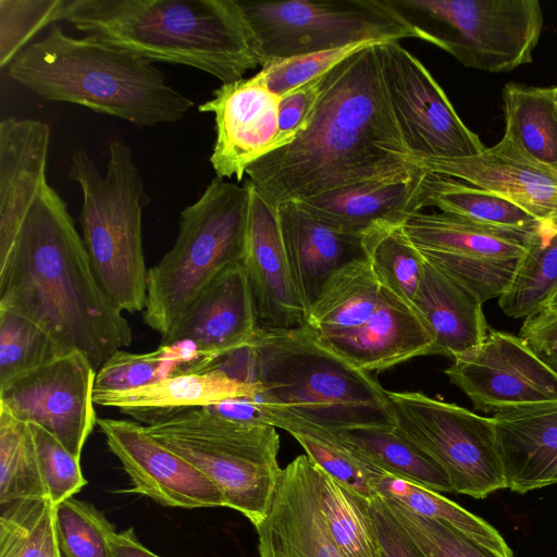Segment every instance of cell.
I'll return each instance as SVG.
<instances>
[{"instance_id":"cell-42","label":"cell","mask_w":557,"mask_h":557,"mask_svg":"<svg viewBox=\"0 0 557 557\" xmlns=\"http://www.w3.org/2000/svg\"><path fill=\"white\" fill-rule=\"evenodd\" d=\"M54 524L62 557H112L115 525L91 503L63 500L54 507Z\"/></svg>"},{"instance_id":"cell-40","label":"cell","mask_w":557,"mask_h":557,"mask_svg":"<svg viewBox=\"0 0 557 557\" xmlns=\"http://www.w3.org/2000/svg\"><path fill=\"white\" fill-rule=\"evenodd\" d=\"M366 249L383 286L412 306L425 258L405 233L404 225H385L366 237Z\"/></svg>"},{"instance_id":"cell-25","label":"cell","mask_w":557,"mask_h":557,"mask_svg":"<svg viewBox=\"0 0 557 557\" xmlns=\"http://www.w3.org/2000/svg\"><path fill=\"white\" fill-rule=\"evenodd\" d=\"M428 172L420 168L360 182L296 201L334 224L369 233L380 226L405 225L422 211L420 198Z\"/></svg>"},{"instance_id":"cell-23","label":"cell","mask_w":557,"mask_h":557,"mask_svg":"<svg viewBox=\"0 0 557 557\" xmlns=\"http://www.w3.org/2000/svg\"><path fill=\"white\" fill-rule=\"evenodd\" d=\"M313 334L368 373L431 355L433 347V338L413 307L383 285L379 306L366 323L351 330Z\"/></svg>"},{"instance_id":"cell-21","label":"cell","mask_w":557,"mask_h":557,"mask_svg":"<svg viewBox=\"0 0 557 557\" xmlns=\"http://www.w3.org/2000/svg\"><path fill=\"white\" fill-rule=\"evenodd\" d=\"M255 529L260 557H343L321 510L317 466L307 455L283 469L272 504Z\"/></svg>"},{"instance_id":"cell-47","label":"cell","mask_w":557,"mask_h":557,"mask_svg":"<svg viewBox=\"0 0 557 557\" xmlns=\"http://www.w3.org/2000/svg\"><path fill=\"white\" fill-rule=\"evenodd\" d=\"M324 78L325 75L281 97L277 116L278 131L273 150L288 145L304 129L321 94Z\"/></svg>"},{"instance_id":"cell-20","label":"cell","mask_w":557,"mask_h":557,"mask_svg":"<svg viewBox=\"0 0 557 557\" xmlns=\"http://www.w3.org/2000/svg\"><path fill=\"white\" fill-rule=\"evenodd\" d=\"M252 292L240 262L223 270L195 299L162 345L187 343L200 370L249 346L260 326Z\"/></svg>"},{"instance_id":"cell-3","label":"cell","mask_w":557,"mask_h":557,"mask_svg":"<svg viewBox=\"0 0 557 557\" xmlns=\"http://www.w3.org/2000/svg\"><path fill=\"white\" fill-rule=\"evenodd\" d=\"M64 21L152 62L187 65L222 84L260 66L238 0H70Z\"/></svg>"},{"instance_id":"cell-32","label":"cell","mask_w":557,"mask_h":557,"mask_svg":"<svg viewBox=\"0 0 557 557\" xmlns=\"http://www.w3.org/2000/svg\"><path fill=\"white\" fill-rule=\"evenodd\" d=\"M504 135L536 161L557 169V101L555 86L507 83L502 90Z\"/></svg>"},{"instance_id":"cell-1","label":"cell","mask_w":557,"mask_h":557,"mask_svg":"<svg viewBox=\"0 0 557 557\" xmlns=\"http://www.w3.org/2000/svg\"><path fill=\"white\" fill-rule=\"evenodd\" d=\"M379 45L325 74L304 129L247 168L248 180L275 206L417 168L392 110Z\"/></svg>"},{"instance_id":"cell-10","label":"cell","mask_w":557,"mask_h":557,"mask_svg":"<svg viewBox=\"0 0 557 557\" xmlns=\"http://www.w3.org/2000/svg\"><path fill=\"white\" fill-rule=\"evenodd\" d=\"M238 3L253 34L260 66L364 41L422 40L388 0Z\"/></svg>"},{"instance_id":"cell-33","label":"cell","mask_w":557,"mask_h":557,"mask_svg":"<svg viewBox=\"0 0 557 557\" xmlns=\"http://www.w3.org/2000/svg\"><path fill=\"white\" fill-rule=\"evenodd\" d=\"M274 426L288 432L312 462L339 483L369 502L379 496L374 485L385 472L347 445L336 431L282 413H274Z\"/></svg>"},{"instance_id":"cell-2","label":"cell","mask_w":557,"mask_h":557,"mask_svg":"<svg viewBox=\"0 0 557 557\" xmlns=\"http://www.w3.org/2000/svg\"><path fill=\"white\" fill-rule=\"evenodd\" d=\"M0 309L36 323L63 351L82 352L96 371L133 341L128 321L95 280L64 200L48 183L0 259Z\"/></svg>"},{"instance_id":"cell-18","label":"cell","mask_w":557,"mask_h":557,"mask_svg":"<svg viewBox=\"0 0 557 557\" xmlns=\"http://www.w3.org/2000/svg\"><path fill=\"white\" fill-rule=\"evenodd\" d=\"M280 99L253 75L222 84L198 107L214 115L210 162L218 177L240 182L251 163L273 150Z\"/></svg>"},{"instance_id":"cell-44","label":"cell","mask_w":557,"mask_h":557,"mask_svg":"<svg viewBox=\"0 0 557 557\" xmlns=\"http://www.w3.org/2000/svg\"><path fill=\"white\" fill-rule=\"evenodd\" d=\"M382 498L425 557H503L446 522L419 516L396 500Z\"/></svg>"},{"instance_id":"cell-15","label":"cell","mask_w":557,"mask_h":557,"mask_svg":"<svg viewBox=\"0 0 557 557\" xmlns=\"http://www.w3.org/2000/svg\"><path fill=\"white\" fill-rule=\"evenodd\" d=\"M475 410L496 412L557 403L555 372L519 335L490 327L474 348L444 370Z\"/></svg>"},{"instance_id":"cell-51","label":"cell","mask_w":557,"mask_h":557,"mask_svg":"<svg viewBox=\"0 0 557 557\" xmlns=\"http://www.w3.org/2000/svg\"><path fill=\"white\" fill-rule=\"evenodd\" d=\"M544 308L557 310V289L549 297V299L546 301L545 306L542 309Z\"/></svg>"},{"instance_id":"cell-19","label":"cell","mask_w":557,"mask_h":557,"mask_svg":"<svg viewBox=\"0 0 557 557\" xmlns=\"http://www.w3.org/2000/svg\"><path fill=\"white\" fill-rule=\"evenodd\" d=\"M249 211L242 265L262 327L288 330L306 325L283 240L277 206L250 181Z\"/></svg>"},{"instance_id":"cell-52","label":"cell","mask_w":557,"mask_h":557,"mask_svg":"<svg viewBox=\"0 0 557 557\" xmlns=\"http://www.w3.org/2000/svg\"><path fill=\"white\" fill-rule=\"evenodd\" d=\"M556 101H557V86H555Z\"/></svg>"},{"instance_id":"cell-7","label":"cell","mask_w":557,"mask_h":557,"mask_svg":"<svg viewBox=\"0 0 557 557\" xmlns=\"http://www.w3.org/2000/svg\"><path fill=\"white\" fill-rule=\"evenodd\" d=\"M249 190L215 176L180 215L173 247L148 270L145 323L165 343L202 290L242 262Z\"/></svg>"},{"instance_id":"cell-5","label":"cell","mask_w":557,"mask_h":557,"mask_svg":"<svg viewBox=\"0 0 557 557\" xmlns=\"http://www.w3.org/2000/svg\"><path fill=\"white\" fill-rule=\"evenodd\" d=\"M250 347L257 382L274 413L333 431L395 429L387 391L323 345L307 325L260 326Z\"/></svg>"},{"instance_id":"cell-49","label":"cell","mask_w":557,"mask_h":557,"mask_svg":"<svg viewBox=\"0 0 557 557\" xmlns=\"http://www.w3.org/2000/svg\"><path fill=\"white\" fill-rule=\"evenodd\" d=\"M519 336L534 351L552 345L549 360L557 371V310L544 308L523 320Z\"/></svg>"},{"instance_id":"cell-31","label":"cell","mask_w":557,"mask_h":557,"mask_svg":"<svg viewBox=\"0 0 557 557\" xmlns=\"http://www.w3.org/2000/svg\"><path fill=\"white\" fill-rule=\"evenodd\" d=\"M336 432L383 472L437 493L454 492L445 470L395 429L357 428Z\"/></svg>"},{"instance_id":"cell-9","label":"cell","mask_w":557,"mask_h":557,"mask_svg":"<svg viewBox=\"0 0 557 557\" xmlns=\"http://www.w3.org/2000/svg\"><path fill=\"white\" fill-rule=\"evenodd\" d=\"M388 1L422 40L490 73L531 63L544 23L537 0Z\"/></svg>"},{"instance_id":"cell-16","label":"cell","mask_w":557,"mask_h":557,"mask_svg":"<svg viewBox=\"0 0 557 557\" xmlns=\"http://www.w3.org/2000/svg\"><path fill=\"white\" fill-rule=\"evenodd\" d=\"M96 425L132 482V487L124 492L147 496L166 507H225L224 497L214 483L148 434L145 424L97 418Z\"/></svg>"},{"instance_id":"cell-39","label":"cell","mask_w":557,"mask_h":557,"mask_svg":"<svg viewBox=\"0 0 557 557\" xmlns=\"http://www.w3.org/2000/svg\"><path fill=\"white\" fill-rule=\"evenodd\" d=\"M2 508L0 557H62L49 498L15 500Z\"/></svg>"},{"instance_id":"cell-50","label":"cell","mask_w":557,"mask_h":557,"mask_svg":"<svg viewBox=\"0 0 557 557\" xmlns=\"http://www.w3.org/2000/svg\"><path fill=\"white\" fill-rule=\"evenodd\" d=\"M110 547L112 557H160L141 544L132 527L112 534Z\"/></svg>"},{"instance_id":"cell-43","label":"cell","mask_w":557,"mask_h":557,"mask_svg":"<svg viewBox=\"0 0 557 557\" xmlns=\"http://www.w3.org/2000/svg\"><path fill=\"white\" fill-rule=\"evenodd\" d=\"M70 0H0V66H9L41 29L64 21Z\"/></svg>"},{"instance_id":"cell-8","label":"cell","mask_w":557,"mask_h":557,"mask_svg":"<svg viewBox=\"0 0 557 557\" xmlns=\"http://www.w3.org/2000/svg\"><path fill=\"white\" fill-rule=\"evenodd\" d=\"M162 445L201 471L222 493L225 507L257 525L274 498L283 469L280 436L270 424H243L208 408L190 409L145 425Z\"/></svg>"},{"instance_id":"cell-38","label":"cell","mask_w":557,"mask_h":557,"mask_svg":"<svg viewBox=\"0 0 557 557\" xmlns=\"http://www.w3.org/2000/svg\"><path fill=\"white\" fill-rule=\"evenodd\" d=\"M48 498L29 424L0 405V505Z\"/></svg>"},{"instance_id":"cell-48","label":"cell","mask_w":557,"mask_h":557,"mask_svg":"<svg viewBox=\"0 0 557 557\" xmlns=\"http://www.w3.org/2000/svg\"><path fill=\"white\" fill-rule=\"evenodd\" d=\"M382 557H425L379 495L370 502Z\"/></svg>"},{"instance_id":"cell-28","label":"cell","mask_w":557,"mask_h":557,"mask_svg":"<svg viewBox=\"0 0 557 557\" xmlns=\"http://www.w3.org/2000/svg\"><path fill=\"white\" fill-rule=\"evenodd\" d=\"M412 307L433 338L431 355L455 359L478 346L490 330L480 297L426 259Z\"/></svg>"},{"instance_id":"cell-22","label":"cell","mask_w":557,"mask_h":557,"mask_svg":"<svg viewBox=\"0 0 557 557\" xmlns=\"http://www.w3.org/2000/svg\"><path fill=\"white\" fill-rule=\"evenodd\" d=\"M292 277L307 317L326 281L345 265L368 259L366 237L334 224L296 201L277 206Z\"/></svg>"},{"instance_id":"cell-26","label":"cell","mask_w":557,"mask_h":557,"mask_svg":"<svg viewBox=\"0 0 557 557\" xmlns=\"http://www.w3.org/2000/svg\"><path fill=\"white\" fill-rule=\"evenodd\" d=\"M259 382L236 379L211 364L128 391H94L95 405L115 408L145 425L224 399L261 392Z\"/></svg>"},{"instance_id":"cell-36","label":"cell","mask_w":557,"mask_h":557,"mask_svg":"<svg viewBox=\"0 0 557 557\" xmlns=\"http://www.w3.org/2000/svg\"><path fill=\"white\" fill-rule=\"evenodd\" d=\"M374 486L380 496L396 500L419 516L446 522L503 557H513L507 542L494 527L440 493L388 473L380 476Z\"/></svg>"},{"instance_id":"cell-24","label":"cell","mask_w":557,"mask_h":557,"mask_svg":"<svg viewBox=\"0 0 557 557\" xmlns=\"http://www.w3.org/2000/svg\"><path fill=\"white\" fill-rule=\"evenodd\" d=\"M50 135L49 125L38 120L10 116L0 123V259L48 183Z\"/></svg>"},{"instance_id":"cell-35","label":"cell","mask_w":557,"mask_h":557,"mask_svg":"<svg viewBox=\"0 0 557 557\" xmlns=\"http://www.w3.org/2000/svg\"><path fill=\"white\" fill-rule=\"evenodd\" d=\"M317 482L324 520L343 557H382L369 500L318 466Z\"/></svg>"},{"instance_id":"cell-11","label":"cell","mask_w":557,"mask_h":557,"mask_svg":"<svg viewBox=\"0 0 557 557\" xmlns=\"http://www.w3.org/2000/svg\"><path fill=\"white\" fill-rule=\"evenodd\" d=\"M395 430L447 473L454 493L485 498L507 488L492 417L420 392H389Z\"/></svg>"},{"instance_id":"cell-30","label":"cell","mask_w":557,"mask_h":557,"mask_svg":"<svg viewBox=\"0 0 557 557\" xmlns=\"http://www.w3.org/2000/svg\"><path fill=\"white\" fill-rule=\"evenodd\" d=\"M422 209L435 207L488 227L533 234L541 222L517 205L457 178L428 173L422 185Z\"/></svg>"},{"instance_id":"cell-6","label":"cell","mask_w":557,"mask_h":557,"mask_svg":"<svg viewBox=\"0 0 557 557\" xmlns=\"http://www.w3.org/2000/svg\"><path fill=\"white\" fill-rule=\"evenodd\" d=\"M67 176L82 190L78 222L98 286L119 311L144 312L149 269L144 258L141 216L148 198L131 148L112 140L104 174L85 149L78 148L71 156Z\"/></svg>"},{"instance_id":"cell-27","label":"cell","mask_w":557,"mask_h":557,"mask_svg":"<svg viewBox=\"0 0 557 557\" xmlns=\"http://www.w3.org/2000/svg\"><path fill=\"white\" fill-rule=\"evenodd\" d=\"M492 418L507 488L525 494L557 484V403L512 408Z\"/></svg>"},{"instance_id":"cell-14","label":"cell","mask_w":557,"mask_h":557,"mask_svg":"<svg viewBox=\"0 0 557 557\" xmlns=\"http://www.w3.org/2000/svg\"><path fill=\"white\" fill-rule=\"evenodd\" d=\"M96 373L82 352H64L0 386V405L15 418L44 428L81 459L97 422Z\"/></svg>"},{"instance_id":"cell-46","label":"cell","mask_w":557,"mask_h":557,"mask_svg":"<svg viewBox=\"0 0 557 557\" xmlns=\"http://www.w3.org/2000/svg\"><path fill=\"white\" fill-rule=\"evenodd\" d=\"M28 424L48 498L55 507L81 492L88 482L82 473L81 459L73 456L44 428L34 423Z\"/></svg>"},{"instance_id":"cell-45","label":"cell","mask_w":557,"mask_h":557,"mask_svg":"<svg viewBox=\"0 0 557 557\" xmlns=\"http://www.w3.org/2000/svg\"><path fill=\"white\" fill-rule=\"evenodd\" d=\"M382 42L364 41L342 48L324 50L270 61L255 75L280 97L329 73L351 54Z\"/></svg>"},{"instance_id":"cell-41","label":"cell","mask_w":557,"mask_h":557,"mask_svg":"<svg viewBox=\"0 0 557 557\" xmlns=\"http://www.w3.org/2000/svg\"><path fill=\"white\" fill-rule=\"evenodd\" d=\"M64 352L36 323L0 309V386Z\"/></svg>"},{"instance_id":"cell-29","label":"cell","mask_w":557,"mask_h":557,"mask_svg":"<svg viewBox=\"0 0 557 557\" xmlns=\"http://www.w3.org/2000/svg\"><path fill=\"white\" fill-rule=\"evenodd\" d=\"M382 284L368 259L336 271L324 284L306 325L314 333L356 329L376 310Z\"/></svg>"},{"instance_id":"cell-34","label":"cell","mask_w":557,"mask_h":557,"mask_svg":"<svg viewBox=\"0 0 557 557\" xmlns=\"http://www.w3.org/2000/svg\"><path fill=\"white\" fill-rule=\"evenodd\" d=\"M557 289V220L542 223L530 236L513 278L498 298L502 311L525 320L539 312Z\"/></svg>"},{"instance_id":"cell-37","label":"cell","mask_w":557,"mask_h":557,"mask_svg":"<svg viewBox=\"0 0 557 557\" xmlns=\"http://www.w3.org/2000/svg\"><path fill=\"white\" fill-rule=\"evenodd\" d=\"M195 350L186 343L162 345L149 352L116 351L97 371L94 391H128L173 374L196 371Z\"/></svg>"},{"instance_id":"cell-17","label":"cell","mask_w":557,"mask_h":557,"mask_svg":"<svg viewBox=\"0 0 557 557\" xmlns=\"http://www.w3.org/2000/svg\"><path fill=\"white\" fill-rule=\"evenodd\" d=\"M428 173L457 178L491 191L541 223L557 220V169L529 156L506 135L481 153L466 158H412Z\"/></svg>"},{"instance_id":"cell-4","label":"cell","mask_w":557,"mask_h":557,"mask_svg":"<svg viewBox=\"0 0 557 557\" xmlns=\"http://www.w3.org/2000/svg\"><path fill=\"white\" fill-rule=\"evenodd\" d=\"M8 73L46 100L82 106L136 126L178 122L194 106L151 60L91 36L72 37L58 25L24 48Z\"/></svg>"},{"instance_id":"cell-12","label":"cell","mask_w":557,"mask_h":557,"mask_svg":"<svg viewBox=\"0 0 557 557\" xmlns=\"http://www.w3.org/2000/svg\"><path fill=\"white\" fill-rule=\"evenodd\" d=\"M404 230L428 261L466 285L483 304L499 298L508 288L532 235L442 211H419Z\"/></svg>"},{"instance_id":"cell-13","label":"cell","mask_w":557,"mask_h":557,"mask_svg":"<svg viewBox=\"0 0 557 557\" xmlns=\"http://www.w3.org/2000/svg\"><path fill=\"white\" fill-rule=\"evenodd\" d=\"M377 49L392 110L412 158H466L486 148L419 59L399 41Z\"/></svg>"}]
</instances>
